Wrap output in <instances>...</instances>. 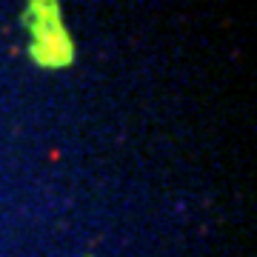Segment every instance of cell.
<instances>
[{
	"label": "cell",
	"mask_w": 257,
	"mask_h": 257,
	"mask_svg": "<svg viewBox=\"0 0 257 257\" xmlns=\"http://www.w3.org/2000/svg\"><path fill=\"white\" fill-rule=\"evenodd\" d=\"M29 57L32 63L40 66V69H66V66L74 63V40L69 32H55V35L43 37V40H32L29 46Z\"/></svg>",
	"instance_id": "cell-1"
},
{
	"label": "cell",
	"mask_w": 257,
	"mask_h": 257,
	"mask_svg": "<svg viewBox=\"0 0 257 257\" xmlns=\"http://www.w3.org/2000/svg\"><path fill=\"white\" fill-rule=\"evenodd\" d=\"M20 20L29 29L32 40H43V37L66 29L63 15H60V0H29V6Z\"/></svg>",
	"instance_id": "cell-2"
}]
</instances>
